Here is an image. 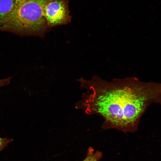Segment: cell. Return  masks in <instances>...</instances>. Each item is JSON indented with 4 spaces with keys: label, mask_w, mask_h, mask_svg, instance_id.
Listing matches in <instances>:
<instances>
[{
    "label": "cell",
    "mask_w": 161,
    "mask_h": 161,
    "mask_svg": "<svg viewBox=\"0 0 161 161\" xmlns=\"http://www.w3.org/2000/svg\"><path fill=\"white\" fill-rule=\"evenodd\" d=\"M84 88L93 92L84 94L77 104L78 108L89 114H100L121 129L132 125L144 111L149 99L147 92L137 86L101 89L88 80Z\"/></svg>",
    "instance_id": "1"
},
{
    "label": "cell",
    "mask_w": 161,
    "mask_h": 161,
    "mask_svg": "<svg viewBox=\"0 0 161 161\" xmlns=\"http://www.w3.org/2000/svg\"><path fill=\"white\" fill-rule=\"evenodd\" d=\"M47 0H24L0 21V31L44 37L50 30L43 14Z\"/></svg>",
    "instance_id": "2"
},
{
    "label": "cell",
    "mask_w": 161,
    "mask_h": 161,
    "mask_svg": "<svg viewBox=\"0 0 161 161\" xmlns=\"http://www.w3.org/2000/svg\"><path fill=\"white\" fill-rule=\"evenodd\" d=\"M43 14L50 28L68 24L71 17L68 0H47L44 7Z\"/></svg>",
    "instance_id": "3"
},
{
    "label": "cell",
    "mask_w": 161,
    "mask_h": 161,
    "mask_svg": "<svg viewBox=\"0 0 161 161\" xmlns=\"http://www.w3.org/2000/svg\"><path fill=\"white\" fill-rule=\"evenodd\" d=\"M16 4V0H0V21L13 10Z\"/></svg>",
    "instance_id": "4"
},
{
    "label": "cell",
    "mask_w": 161,
    "mask_h": 161,
    "mask_svg": "<svg viewBox=\"0 0 161 161\" xmlns=\"http://www.w3.org/2000/svg\"><path fill=\"white\" fill-rule=\"evenodd\" d=\"M101 152L95 151L92 147H89L88 149L85 158L82 161H99L102 158Z\"/></svg>",
    "instance_id": "5"
},
{
    "label": "cell",
    "mask_w": 161,
    "mask_h": 161,
    "mask_svg": "<svg viewBox=\"0 0 161 161\" xmlns=\"http://www.w3.org/2000/svg\"><path fill=\"white\" fill-rule=\"evenodd\" d=\"M13 139L8 137H0V152L3 150L9 143L13 141Z\"/></svg>",
    "instance_id": "6"
},
{
    "label": "cell",
    "mask_w": 161,
    "mask_h": 161,
    "mask_svg": "<svg viewBox=\"0 0 161 161\" xmlns=\"http://www.w3.org/2000/svg\"><path fill=\"white\" fill-rule=\"evenodd\" d=\"M11 77L0 80V87L7 85L10 83Z\"/></svg>",
    "instance_id": "7"
},
{
    "label": "cell",
    "mask_w": 161,
    "mask_h": 161,
    "mask_svg": "<svg viewBox=\"0 0 161 161\" xmlns=\"http://www.w3.org/2000/svg\"><path fill=\"white\" fill-rule=\"evenodd\" d=\"M24 0H16L17 4L22 2Z\"/></svg>",
    "instance_id": "8"
}]
</instances>
